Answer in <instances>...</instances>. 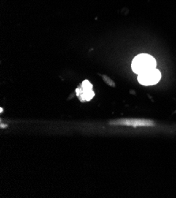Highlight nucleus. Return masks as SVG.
<instances>
[{"instance_id": "39448f33", "label": "nucleus", "mask_w": 176, "mask_h": 198, "mask_svg": "<svg viewBox=\"0 0 176 198\" xmlns=\"http://www.w3.org/2000/svg\"><path fill=\"white\" fill-rule=\"evenodd\" d=\"M82 88H83V91L92 89V88H93V85L89 83V81H85L83 83H82Z\"/></svg>"}, {"instance_id": "7ed1b4c3", "label": "nucleus", "mask_w": 176, "mask_h": 198, "mask_svg": "<svg viewBox=\"0 0 176 198\" xmlns=\"http://www.w3.org/2000/svg\"><path fill=\"white\" fill-rule=\"evenodd\" d=\"M119 123L121 124H126L128 126H152L153 122L151 120H143V119H126L120 120Z\"/></svg>"}, {"instance_id": "20e7f679", "label": "nucleus", "mask_w": 176, "mask_h": 198, "mask_svg": "<svg viewBox=\"0 0 176 198\" xmlns=\"http://www.w3.org/2000/svg\"><path fill=\"white\" fill-rule=\"evenodd\" d=\"M81 96H82V99L84 100H90V99H93V97L94 96V92L92 89L89 90H85L82 92V95H81Z\"/></svg>"}, {"instance_id": "f257e3e1", "label": "nucleus", "mask_w": 176, "mask_h": 198, "mask_svg": "<svg viewBox=\"0 0 176 198\" xmlns=\"http://www.w3.org/2000/svg\"><path fill=\"white\" fill-rule=\"evenodd\" d=\"M133 71L135 74H140L156 67V61L153 56L147 54H141L134 58L132 62Z\"/></svg>"}, {"instance_id": "f03ea898", "label": "nucleus", "mask_w": 176, "mask_h": 198, "mask_svg": "<svg viewBox=\"0 0 176 198\" xmlns=\"http://www.w3.org/2000/svg\"><path fill=\"white\" fill-rule=\"evenodd\" d=\"M161 78V74L157 69H153L138 74L137 80L143 85H153L157 84Z\"/></svg>"}]
</instances>
